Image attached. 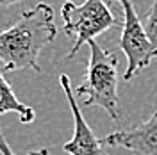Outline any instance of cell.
<instances>
[{"label": "cell", "instance_id": "6", "mask_svg": "<svg viewBox=\"0 0 157 155\" xmlns=\"http://www.w3.org/2000/svg\"><path fill=\"white\" fill-rule=\"evenodd\" d=\"M102 143L107 146L127 148L137 155H157V112L132 128L116 130L105 136Z\"/></svg>", "mask_w": 157, "mask_h": 155}, {"label": "cell", "instance_id": "7", "mask_svg": "<svg viewBox=\"0 0 157 155\" xmlns=\"http://www.w3.org/2000/svg\"><path fill=\"white\" fill-rule=\"evenodd\" d=\"M7 112L18 114L21 123H32L36 118L34 109L25 105L23 102H20L16 98L13 87L4 77V68L0 66V114H7Z\"/></svg>", "mask_w": 157, "mask_h": 155}, {"label": "cell", "instance_id": "1", "mask_svg": "<svg viewBox=\"0 0 157 155\" xmlns=\"http://www.w3.org/2000/svg\"><path fill=\"white\" fill-rule=\"evenodd\" d=\"M57 36L54 23V9L39 2L25 11L9 29L0 32V66L4 71L30 68L41 71L38 57L41 50Z\"/></svg>", "mask_w": 157, "mask_h": 155}, {"label": "cell", "instance_id": "5", "mask_svg": "<svg viewBox=\"0 0 157 155\" xmlns=\"http://www.w3.org/2000/svg\"><path fill=\"white\" fill-rule=\"evenodd\" d=\"M59 82H61V87L66 95V100H68L71 114H73V137L64 143L63 150L70 155H104L102 139H98L95 136V132L91 130V127L88 125V121L82 116L80 107L75 100V93L71 89L70 77L63 73L59 77Z\"/></svg>", "mask_w": 157, "mask_h": 155}, {"label": "cell", "instance_id": "3", "mask_svg": "<svg viewBox=\"0 0 157 155\" xmlns=\"http://www.w3.org/2000/svg\"><path fill=\"white\" fill-rule=\"evenodd\" d=\"M61 18L64 23L66 36L73 39L68 57H73L84 43L95 39L102 32L116 25V18L105 0H84L82 4L68 0L61 7Z\"/></svg>", "mask_w": 157, "mask_h": 155}, {"label": "cell", "instance_id": "8", "mask_svg": "<svg viewBox=\"0 0 157 155\" xmlns=\"http://www.w3.org/2000/svg\"><path fill=\"white\" fill-rule=\"evenodd\" d=\"M145 30H147V36L152 43V47L157 50V0L152 2V7L148 11L147 20H145Z\"/></svg>", "mask_w": 157, "mask_h": 155}, {"label": "cell", "instance_id": "9", "mask_svg": "<svg viewBox=\"0 0 157 155\" xmlns=\"http://www.w3.org/2000/svg\"><path fill=\"white\" fill-rule=\"evenodd\" d=\"M0 153L2 155H14V152L9 148V143L6 141V137L2 134V128H0ZM30 155H48V148H41L38 152H30Z\"/></svg>", "mask_w": 157, "mask_h": 155}, {"label": "cell", "instance_id": "10", "mask_svg": "<svg viewBox=\"0 0 157 155\" xmlns=\"http://www.w3.org/2000/svg\"><path fill=\"white\" fill-rule=\"evenodd\" d=\"M21 2H25V0H0V11L9 6H14V4H21Z\"/></svg>", "mask_w": 157, "mask_h": 155}, {"label": "cell", "instance_id": "4", "mask_svg": "<svg viewBox=\"0 0 157 155\" xmlns=\"http://www.w3.org/2000/svg\"><path fill=\"white\" fill-rule=\"evenodd\" d=\"M120 4L123 13V25L120 36V48L127 57V70L123 73V80H132L157 57V50L152 47L147 36L145 25L137 18L136 9L130 0H114Z\"/></svg>", "mask_w": 157, "mask_h": 155}, {"label": "cell", "instance_id": "2", "mask_svg": "<svg viewBox=\"0 0 157 155\" xmlns=\"http://www.w3.org/2000/svg\"><path fill=\"white\" fill-rule=\"evenodd\" d=\"M89 61L86 78L77 87V95L86 96L84 105H98L107 112L113 121L120 119L118 105V59L113 52L100 48L95 39L88 41Z\"/></svg>", "mask_w": 157, "mask_h": 155}]
</instances>
